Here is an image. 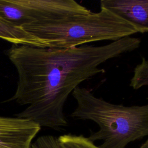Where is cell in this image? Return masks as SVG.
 <instances>
[{
  "label": "cell",
  "instance_id": "cell-1",
  "mask_svg": "<svg viewBox=\"0 0 148 148\" xmlns=\"http://www.w3.org/2000/svg\"><path fill=\"white\" fill-rule=\"evenodd\" d=\"M131 37L102 46L69 49L12 45L7 55L18 75L10 101L28 106L16 114L41 127L60 130L68 124L64 106L70 94L83 82L105 72L106 61L135 50Z\"/></svg>",
  "mask_w": 148,
  "mask_h": 148
},
{
  "label": "cell",
  "instance_id": "cell-2",
  "mask_svg": "<svg viewBox=\"0 0 148 148\" xmlns=\"http://www.w3.org/2000/svg\"><path fill=\"white\" fill-rule=\"evenodd\" d=\"M72 94L77 105L71 116L92 121L98 125V130L87 138L93 142L102 141L101 148H125L130 143L148 136V103H112L79 86Z\"/></svg>",
  "mask_w": 148,
  "mask_h": 148
},
{
  "label": "cell",
  "instance_id": "cell-3",
  "mask_svg": "<svg viewBox=\"0 0 148 148\" xmlns=\"http://www.w3.org/2000/svg\"><path fill=\"white\" fill-rule=\"evenodd\" d=\"M78 14L49 23H32L22 28L43 41L47 47L69 49L102 40L116 41L138 33L135 27L110 11Z\"/></svg>",
  "mask_w": 148,
  "mask_h": 148
},
{
  "label": "cell",
  "instance_id": "cell-4",
  "mask_svg": "<svg viewBox=\"0 0 148 148\" xmlns=\"http://www.w3.org/2000/svg\"><path fill=\"white\" fill-rule=\"evenodd\" d=\"M19 5L23 26L49 23L91 11L74 0H15ZM22 26V27H23Z\"/></svg>",
  "mask_w": 148,
  "mask_h": 148
},
{
  "label": "cell",
  "instance_id": "cell-5",
  "mask_svg": "<svg viewBox=\"0 0 148 148\" xmlns=\"http://www.w3.org/2000/svg\"><path fill=\"white\" fill-rule=\"evenodd\" d=\"M40 128L28 119L0 116V148H29Z\"/></svg>",
  "mask_w": 148,
  "mask_h": 148
},
{
  "label": "cell",
  "instance_id": "cell-6",
  "mask_svg": "<svg viewBox=\"0 0 148 148\" xmlns=\"http://www.w3.org/2000/svg\"><path fill=\"white\" fill-rule=\"evenodd\" d=\"M100 7L129 23L138 33L148 32V0H102Z\"/></svg>",
  "mask_w": 148,
  "mask_h": 148
},
{
  "label": "cell",
  "instance_id": "cell-7",
  "mask_svg": "<svg viewBox=\"0 0 148 148\" xmlns=\"http://www.w3.org/2000/svg\"><path fill=\"white\" fill-rule=\"evenodd\" d=\"M0 38L13 45H31L47 47L42 40L26 32L22 27L15 26L0 17Z\"/></svg>",
  "mask_w": 148,
  "mask_h": 148
},
{
  "label": "cell",
  "instance_id": "cell-8",
  "mask_svg": "<svg viewBox=\"0 0 148 148\" xmlns=\"http://www.w3.org/2000/svg\"><path fill=\"white\" fill-rule=\"evenodd\" d=\"M62 148H101L83 135H63L58 138Z\"/></svg>",
  "mask_w": 148,
  "mask_h": 148
},
{
  "label": "cell",
  "instance_id": "cell-9",
  "mask_svg": "<svg viewBox=\"0 0 148 148\" xmlns=\"http://www.w3.org/2000/svg\"><path fill=\"white\" fill-rule=\"evenodd\" d=\"M130 86L134 90L146 87L148 88V60L143 57L140 63L134 69Z\"/></svg>",
  "mask_w": 148,
  "mask_h": 148
},
{
  "label": "cell",
  "instance_id": "cell-10",
  "mask_svg": "<svg viewBox=\"0 0 148 148\" xmlns=\"http://www.w3.org/2000/svg\"><path fill=\"white\" fill-rule=\"evenodd\" d=\"M32 148H62L58 138L52 135H44L39 137L32 144Z\"/></svg>",
  "mask_w": 148,
  "mask_h": 148
},
{
  "label": "cell",
  "instance_id": "cell-11",
  "mask_svg": "<svg viewBox=\"0 0 148 148\" xmlns=\"http://www.w3.org/2000/svg\"><path fill=\"white\" fill-rule=\"evenodd\" d=\"M139 148H148V139L144 143H143L141 145V146Z\"/></svg>",
  "mask_w": 148,
  "mask_h": 148
}]
</instances>
